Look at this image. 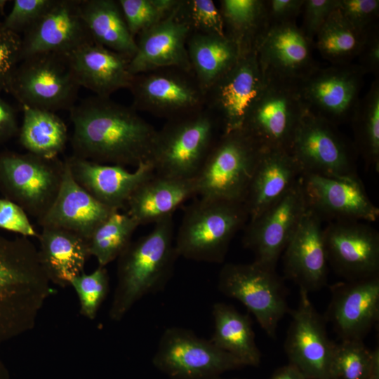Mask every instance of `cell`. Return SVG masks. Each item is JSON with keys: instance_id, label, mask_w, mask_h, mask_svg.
I'll return each mask as SVG.
<instances>
[{"instance_id": "cell-1", "label": "cell", "mask_w": 379, "mask_h": 379, "mask_svg": "<svg viewBox=\"0 0 379 379\" xmlns=\"http://www.w3.org/2000/svg\"><path fill=\"white\" fill-rule=\"evenodd\" d=\"M72 155L135 168L149 162L157 130L133 107L94 95L69 110Z\"/></svg>"}, {"instance_id": "cell-2", "label": "cell", "mask_w": 379, "mask_h": 379, "mask_svg": "<svg viewBox=\"0 0 379 379\" xmlns=\"http://www.w3.org/2000/svg\"><path fill=\"white\" fill-rule=\"evenodd\" d=\"M50 284L30 239L0 233V345L34 328Z\"/></svg>"}, {"instance_id": "cell-3", "label": "cell", "mask_w": 379, "mask_h": 379, "mask_svg": "<svg viewBox=\"0 0 379 379\" xmlns=\"http://www.w3.org/2000/svg\"><path fill=\"white\" fill-rule=\"evenodd\" d=\"M178 258L173 215L155 222L147 234L132 241L117 258L110 319L121 321L138 300L162 291Z\"/></svg>"}, {"instance_id": "cell-4", "label": "cell", "mask_w": 379, "mask_h": 379, "mask_svg": "<svg viewBox=\"0 0 379 379\" xmlns=\"http://www.w3.org/2000/svg\"><path fill=\"white\" fill-rule=\"evenodd\" d=\"M248 220L244 202L199 197L185 208L175 235L178 257L223 262L232 239Z\"/></svg>"}, {"instance_id": "cell-5", "label": "cell", "mask_w": 379, "mask_h": 379, "mask_svg": "<svg viewBox=\"0 0 379 379\" xmlns=\"http://www.w3.org/2000/svg\"><path fill=\"white\" fill-rule=\"evenodd\" d=\"M221 133L218 121L205 107L166 121L157 130L149 163L157 174L195 178Z\"/></svg>"}, {"instance_id": "cell-6", "label": "cell", "mask_w": 379, "mask_h": 379, "mask_svg": "<svg viewBox=\"0 0 379 379\" xmlns=\"http://www.w3.org/2000/svg\"><path fill=\"white\" fill-rule=\"evenodd\" d=\"M261 149L242 129L221 133L195 178L197 195L244 202Z\"/></svg>"}, {"instance_id": "cell-7", "label": "cell", "mask_w": 379, "mask_h": 379, "mask_svg": "<svg viewBox=\"0 0 379 379\" xmlns=\"http://www.w3.org/2000/svg\"><path fill=\"white\" fill-rule=\"evenodd\" d=\"M65 160L29 152L0 153V192L37 220L52 206L60 189Z\"/></svg>"}, {"instance_id": "cell-8", "label": "cell", "mask_w": 379, "mask_h": 379, "mask_svg": "<svg viewBox=\"0 0 379 379\" xmlns=\"http://www.w3.org/2000/svg\"><path fill=\"white\" fill-rule=\"evenodd\" d=\"M218 288L242 303L266 334L276 338L279 321L291 310L287 288L276 269L255 261L227 263L219 272Z\"/></svg>"}, {"instance_id": "cell-9", "label": "cell", "mask_w": 379, "mask_h": 379, "mask_svg": "<svg viewBox=\"0 0 379 379\" xmlns=\"http://www.w3.org/2000/svg\"><path fill=\"white\" fill-rule=\"evenodd\" d=\"M79 88L67 55L41 53L20 62L9 93L21 107L55 112L74 107Z\"/></svg>"}, {"instance_id": "cell-10", "label": "cell", "mask_w": 379, "mask_h": 379, "mask_svg": "<svg viewBox=\"0 0 379 379\" xmlns=\"http://www.w3.org/2000/svg\"><path fill=\"white\" fill-rule=\"evenodd\" d=\"M306 109L299 81L265 76L262 91L249 110L242 130L261 148L288 149Z\"/></svg>"}, {"instance_id": "cell-11", "label": "cell", "mask_w": 379, "mask_h": 379, "mask_svg": "<svg viewBox=\"0 0 379 379\" xmlns=\"http://www.w3.org/2000/svg\"><path fill=\"white\" fill-rule=\"evenodd\" d=\"M152 364L170 379H214L227 371L244 366L210 339L176 326L164 331Z\"/></svg>"}, {"instance_id": "cell-12", "label": "cell", "mask_w": 379, "mask_h": 379, "mask_svg": "<svg viewBox=\"0 0 379 379\" xmlns=\"http://www.w3.org/2000/svg\"><path fill=\"white\" fill-rule=\"evenodd\" d=\"M128 89L137 112L166 121L204 107V92L191 70L168 67L140 73L133 75Z\"/></svg>"}, {"instance_id": "cell-13", "label": "cell", "mask_w": 379, "mask_h": 379, "mask_svg": "<svg viewBox=\"0 0 379 379\" xmlns=\"http://www.w3.org/2000/svg\"><path fill=\"white\" fill-rule=\"evenodd\" d=\"M288 151L302 173L338 178H359L354 150L336 126L306 109L292 137Z\"/></svg>"}, {"instance_id": "cell-14", "label": "cell", "mask_w": 379, "mask_h": 379, "mask_svg": "<svg viewBox=\"0 0 379 379\" xmlns=\"http://www.w3.org/2000/svg\"><path fill=\"white\" fill-rule=\"evenodd\" d=\"M265 83L255 48L241 53L235 65L204 93V107L218 121L222 133L242 129Z\"/></svg>"}, {"instance_id": "cell-15", "label": "cell", "mask_w": 379, "mask_h": 379, "mask_svg": "<svg viewBox=\"0 0 379 379\" xmlns=\"http://www.w3.org/2000/svg\"><path fill=\"white\" fill-rule=\"evenodd\" d=\"M300 178L281 198L246 225L242 243L253 253L254 261L276 269L307 208Z\"/></svg>"}, {"instance_id": "cell-16", "label": "cell", "mask_w": 379, "mask_h": 379, "mask_svg": "<svg viewBox=\"0 0 379 379\" xmlns=\"http://www.w3.org/2000/svg\"><path fill=\"white\" fill-rule=\"evenodd\" d=\"M366 73L349 64L316 67L299 81L302 100L309 111L336 126L352 119Z\"/></svg>"}, {"instance_id": "cell-17", "label": "cell", "mask_w": 379, "mask_h": 379, "mask_svg": "<svg viewBox=\"0 0 379 379\" xmlns=\"http://www.w3.org/2000/svg\"><path fill=\"white\" fill-rule=\"evenodd\" d=\"M299 302L290 310L291 320L284 349L289 364L306 379L329 378V368L335 343L330 340L326 320L313 305L309 293L299 290Z\"/></svg>"}, {"instance_id": "cell-18", "label": "cell", "mask_w": 379, "mask_h": 379, "mask_svg": "<svg viewBox=\"0 0 379 379\" xmlns=\"http://www.w3.org/2000/svg\"><path fill=\"white\" fill-rule=\"evenodd\" d=\"M324 239L328 265L345 281L379 275V233L368 222H330Z\"/></svg>"}, {"instance_id": "cell-19", "label": "cell", "mask_w": 379, "mask_h": 379, "mask_svg": "<svg viewBox=\"0 0 379 379\" xmlns=\"http://www.w3.org/2000/svg\"><path fill=\"white\" fill-rule=\"evenodd\" d=\"M307 208L323 220L371 222L379 208L368 197L359 177L338 178L302 173L300 178Z\"/></svg>"}, {"instance_id": "cell-20", "label": "cell", "mask_w": 379, "mask_h": 379, "mask_svg": "<svg viewBox=\"0 0 379 379\" xmlns=\"http://www.w3.org/2000/svg\"><path fill=\"white\" fill-rule=\"evenodd\" d=\"M324 316L341 340H363L379 319V275L330 287Z\"/></svg>"}, {"instance_id": "cell-21", "label": "cell", "mask_w": 379, "mask_h": 379, "mask_svg": "<svg viewBox=\"0 0 379 379\" xmlns=\"http://www.w3.org/2000/svg\"><path fill=\"white\" fill-rule=\"evenodd\" d=\"M80 2L52 0L41 16L21 36L22 60L41 53L67 55L93 41L81 15Z\"/></svg>"}, {"instance_id": "cell-22", "label": "cell", "mask_w": 379, "mask_h": 379, "mask_svg": "<svg viewBox=\"0 0 379 379\" xmlns=\"http://www.w3.org/2000/svg\"><path fill=\"white\" fill-rule=\"evenodd\" d=\"M285 278L310 293L327 284L328 260L322 220L307 208L284 253Z\"/></svg>"}, {"instance_id": "cell-23", "label": "cell", "mask_w": 379, "mask_h": 379, "mask_svg": "<svg viewBox=\"0 0 379 379\" xmlns=\"http://www.w3.org/2000/svg\"><path fill=\"white\" fill-rule=\"evenodd\" d=\"M311 44L295 22L268 26L255 46L265 75L300 81L317 67Z\"/></svg>"}, {"instance_id": "cell-24", "label": "cell", "mask_w": 379, "mask_h": 379, "mask_svg": "<svg viewBox=\"0 0 379 379\" xmlns=\"http://www.w3.org/2000/svg\"><path fill=\"white\" fill-rule=\"evenodd\" d=\"M65 161L74 180L101 204L115 211L126 207L134 191L154 173L149 162L130 171L122 166L100 164L74 155Z\"/></svg>"}, {"instance_id": "cell-25", "label": "cell", "mask_w": 379, "mask_h": 379, "mask_svg": "<svg viewBox=\"0 0 379 379\" xmlns=\"http://www.w3.org/2000/svg\"><path fill=\"white\" fill-rule=\"evenodd\" d=\"M175 8L136 36V52L128 66L132 75L168 67L192 71L187 51L190 31L177 17Z\"/></svg>"}, {"instance_id": "cell-26", "label": "cell", "mask_w": 379, "mask_h": 379, "mask_svg": "<svg viewBox=\"0 0 379 379\" xmlns=\"http://www.w3.org/2000/svg\"><path fill=\"white\" fill-rule=\"evenodd\" d=\"M302 174L300 166L288 149L262 148L244 201L249 220L281 198Z\"/></svg>"}, {"instance_id": "cell-27", "label": "cell", "mask_w": 379, "mask_h": 379, "mask_svg": "<svg viewBox=\"0 0 379 379\" xmlns=\"http://www.w3.org/2000/svg\"><path fill=\"white\" fill-rule=\"evenodd\" d=\"M80 87L102 98H110L118 90L128 88L133 75L129 72L130 58L93 41L85 44L67 55Z\"/></svg>"}, {"instance_id": "cell-28", "label": "cell", "mask_w": 379, "mask_h": 379, "mask_svg": "<svg viewBox=\"0 0 379 379\" xmlns=\"http://www.w3.org/2000/svg\"><path fill=\"white\" fill-rule=\"evenodd\" d=\"M65 169L59 192L46 215L38 222L42 227L53 226L72 231L88 241L95 230L115 210L101 204L73 178L65 159Z\"/></svg>"}, {"instance_id": "cell-29", "label": "cell", "mask_w": 379, "mask_h": 379, "mask_svg": "<svg viewBox=\"0 0 379 379\" xmlns=\"http://www.w3.org/2000/svg\"><path fill=\"white\" fill-rule=\"evenodd\" d=\"M37 239L39 260L50 283L64 288L84 272L85 264L91 256L86 239L53 226L42 227Z\"/></svg>"}, {"instance_id": "cell-30", "label": "cell", "mask_w": 379, "mask_h": 379, "mask_svg": "<svg viewBox=\"0 0 379 379\" xmlns=\"http://www.w3.org/2000/svg\"><path fill=\"white\" fill-rule=\"evenodd\" d=\"M197 196L195 178L182 179L154 173L134 191L126 213L139 225L173 215L187 200Z\"/></svg>"}, {"instance_id": "cell-31", "label": "cell", "mask_w": 379, "mask_h": 379, "mask_svg": "<svg viewBox=\"0 0 379 379\" xmlns=\"http://www.w3.org/2000/svg\"><path fill=\"white\" fill-rule=\"evenodd\" d=\"M191 69L205 92L237 62L241 51L225 36L190 34L187 41Z\"/></svg>"}, {"instance_id": "cell-32", "label": "cell", "mask_w": 379, "mask_h": 379, "mask_svg": "<svg viewBox=\"0 0 379 379\" xmlns=\"http://www.w3.org/2000/svg\"><path fill=\"white\" fill-rule=\"evenodd\" d=\"M81 13L93 42L131 59L136 41L117 0H81Z\"/></svg>"}, {"instance_id": "cell-33", "label": "cell", "mask_w": 379, "mask_h": 379, "mask_svg": "<svg viewBox=\"0 0 379 379\" xmlns=\"http://www.w3.org/2000/svg\"><path fill=\"white\" fill-rule=\"evenodd\" d=\"M212 316L214 331L211 341L244 366H258L261 353L255 343L249 314L239 312L232 305L216 302L212 307Z\"/></svg>"}, {"instance_id": "cell-34", "label": "cell", "mask_w": 379, "mask_h": 379, "mask_svg": "<svg viewBox=\"0 0 379 379\" xmlns=\"http://www.w3.org/2000/svg\"><path fill=\"white\" fill-rule=\"evenodd\" d=\"M23 117L19 127L20 145L27 152L53 159L65 149L68 141L67 127L55 112L22 106Z\"/></svg>"}, {"instance_id": "cell-35", "label": "cell", "mask_w": 379, "mask_h": 379, "mask_svg": "<svg viewBox=\"0 0 379 379\" xmlns=\"http://www.w3.org/2000/svg\"><path fill=\"white\" fill-rule=\"evenodd\" d=\"M218 2L226 36L238 45L241 53L255 48L258 39L268 27L265 1Z\"/></svg>"}, {"instance_id": "cell-36", "label": "cell", "mask_w": 379, "mask_h": 379, "mask_svg": "<svg viewBox=\"0 0 379 379\" xmlns=\"http://www.w3.org/2000/svg\"><path fill=\"white\" fill-rule=\"evenodd\" d=\"M368 34L357 30L336 8L317 34L316 46L334 65L349 64L359 55Z\"/></svg>"}, {"instance_id": "cell-37", "label": "cell", "mask_w": 379, "mask_h": 379, "mask_svg": "<svg viewBox=\"0 0 379 379\" xmlns=\"http://www.w3.org/2000/svg\"><path fill=\"white\" fill-rule=\"evenodd\" d=\"M138 226L137 221L126 212H112L88 239L91 256L96 258L98 265L106 267L130 244Z\"/></svg>"}, {"instance_id": "cell-38", "label": "cell", "mask_w": 379, "mask_h": 379, "mask_svg": "<svg viewBox=\"0 0 379 379\" xmlns=\"http://www.w3.org/2000/svg\"><path fill=\"white\" fill-rule=\"evenodd\" d=\"M353 121L357 149L366 164L379 171V82L359 99L351 119Z\"/></svg>"}, {"instance_id": "cell-39", "label": "cell", "mask_w": 379, "mask_h": 379, "mask_svg": "<svg viewBox=\"0 0 379 379\" xmlns=\"http://www.w3.org/2000/svg\"><path fill=\"white\" fill-rule=\"evenodd\" d=\"M373 352L363 340L335 343L329 368L331 379H368Z\"/></svg>"}, {"instance_id": "cell-40", "label": "cell", "mask_w": 379, "mask_h": 379, "mask_svg": "<svg viewBox=\"0 0 379 379\" xmlns=\"http://www.w3.org/2000/svg\"><path fill=\"white\" fill-rule=\"evenodd\" d=\"M133 38L168 16L179 0H117Z\"/></svg>"}, {"instance_id": "cell-41", "label": "cell", "mask_w": 379, "mask_h": 379, "mask_svg": "<svg viewBox=\"0 0 379 379\" xmlns=\"http://www.w3.org/2000/svg\"><path fill=\"white\" fill-rule=\"evenodd\" d=\"M175 13L190 34L225 36L220 10L213 0H180Z\"/></svg>"}, {"instance_id": "cell-42", "label": "cell", "mask_w": 379, "mask_h": 379, "mask_svg": "<svg viewBox=\"0 0 379 379\" xmlns=\"http://www.w3.org/2000/svg\"><path fill=\"white\" fill-rule=\"evenodd\" d=\"M69 286L78 296L80 314L93 320L109 292V279L106 267L98 265L90 274L84 272L75 277Z\"/></svg>"}, {"instance_id": "cell-43", "label": "cell", "mask_w": 379, "mask_h": 379, "mask_svg": "<svg viewBox=\"0 0 379 379\" xmlns=\"http://www.w3.org/2000/svg\"><path fill=\"white\" fill-rule=\"evenodd\" d=\"M22 36L0 22V91L9 93L15 71L22 60Z\"/></svg>"}, {"instance_id": "cell-44", "label": "cell", "mask_w": 379, "mask_h": 379, "mask_svg": "<svg viewBox=\"0 0 379 379\" xmlns=\"http://www.w3.org/2000/svg\"><path fill=\"white\" fill-rule=\"evenodd\" d=\"M52 0H15L9 13L1 22L4 27L20 35L41 16Z\"/></svg>"}, {"instance_id": "cell-45", "label": "cell", "mask_w": 379, "mask_h": 379, "mask_svg": "<svg viewBox=\"0 0 379 379\" xmlns=\"http://www.w3.org/2000/svg\"><path fill=\"white\" fill-rule=\"evenodd\" d=\"M337 8L357 30L368 33L376 26L378 0H338Z\"/></svg>"}, {"instance_id": "cell-46", "label": "cell", "mask_w": 379, "mask_h": 379, "mask_svg": "<svg viewBox=\"0 0 379 379\" xmlns=\"http://www.w3.org/2000/svg\"><path fill=\"white\" fill-rule=\"evenodd\" d=\"M0 229L29 239L39 236L25 210L4 197L0 198Z\"/></svg>"}, {"instance_id": "cell-47", "label": "cell", "mask_w": 379, "mask_h": 379, "mask_svg": "<svg viewBox=\"0 0 379 379\" xmlns=\"http://www.w3.org/2000/svg\"><path fill=\"white\" fill-rule=\"evenodd\" d=\"M338 0H305L303 29L312 42L330 14L337 8Z\"/></svg>"}, {"instance_id": "cell-48", "label": "cell", "mask_w": 379, "mask_h": 379, "mask_svg": "<svg viewBox=\"0 0 379 379\" xmlns=\"http://www.w3.org/2000/svg\"><path fill=\"white\" fill-rule=\"evenodd\" d=\"M305 0H270L265 1L268 26L288 22L302 11Z\"/></svg>"}, {"instance_id": "cell-49", "label": "cell", "mask_w": 379, "mask_h": 379, "mask_svg": "<svg viewBox=\"0 0 379 379\" xmlns=\"http://www.w3.org/2000/svg\"><path fill=\"white\" fill-rule=\"evenodd\" d=\"M361 67L366 72H376L379 67V35L376 27L370 31L359 54Z\"/></svg>"}, {"instance_id": "cell-50", "label": "cell", "mask_w": 379, "mask_h": 379, "mask_svg": "<svg viewBox=\"0 0 379 379\" xmlns=\"http://www.w3.org/2000/svg\"><path fill=\"white\" fill-rule=\"evenodd\" d=\"M19 126L15 109L0 98V142L18 134Z\"/></svg>"}, {"instance_id": "cell-51", "label": "cell", "mask_w": 379, "mask_h": 379, "mask_svg": "<svg viewBox=\"0 0 379 379\" xmlns=\"http://www.w3.org/2000/svg\"><path fill=\"white\" fill-rule=\"evenodd\" d=\"M269 379H306L293 365L288 364L277 368Z\"/></svg>"}, {"instance_id": "cell-52", "label": "cell", "mask_w": 379, "mask_h": 379, "mask_svg": "<svg viewBox=\"0 0 379 379\" xmlns=\"http://www.w3.org/2000/svg\"><path fill=\"white\" fill-rule=\"evenodd\" d=\"M373 357L370 375L368 379H379V349L373 350Z\"/></svg>"}, {"instance_id": "cell-53", "label": "cell", "mask_w": 379, "mask_h": 379, "mask_svg": "<svg viewBox=\"0 0 379 379\" xmlns=\"http://www.w3.org/2000/svg\"><path fill=\"white\" fill-rule=\"evenodd\" d=\"M9 372L6 365L0 358V379H9Z\"/></svg>"}, {"instance_id": "cell-54", "label": "cell", "mask_w": 379, "mask_h": 379, "mask_svg": "<svg viewBox=\"0 0 379 379\" xmlns=\"http://www.w3.org/2000/svg\"><path fill=\"white\" fill-rule=\"evenodd\" d=\"M6 3V0H0V15L4 12Z\"/></svg>"}, {"instance_id": "cell-55", "label": "cell", "mask_w": 379, "mask_h": 379, "mask_svg": "<svg viewBox=\"0 0 379 379\" xmlns=\"http://www.w3.org/2000/svg\"><path fill=\"white\" fill-rule=\"evenodd\" d=\"M214 379H225V378H222L220 376H219V377H217V378H215ZM232 379H239V378H232Z\"/></svg>"}, {"instance_id": "cell-56", "label": "cell", "mask_w": 379, "mask_h": 379, "mask_svg": "<svg viewBox=\"0 0 379 379\" xmlns=\"http://www.w3.org/2000/svg\"><path fill=\"white\" fill-rule=\"evenodd\" d=\"M325 379H331V378H325Z\"/></svg>"}]
</instances>
